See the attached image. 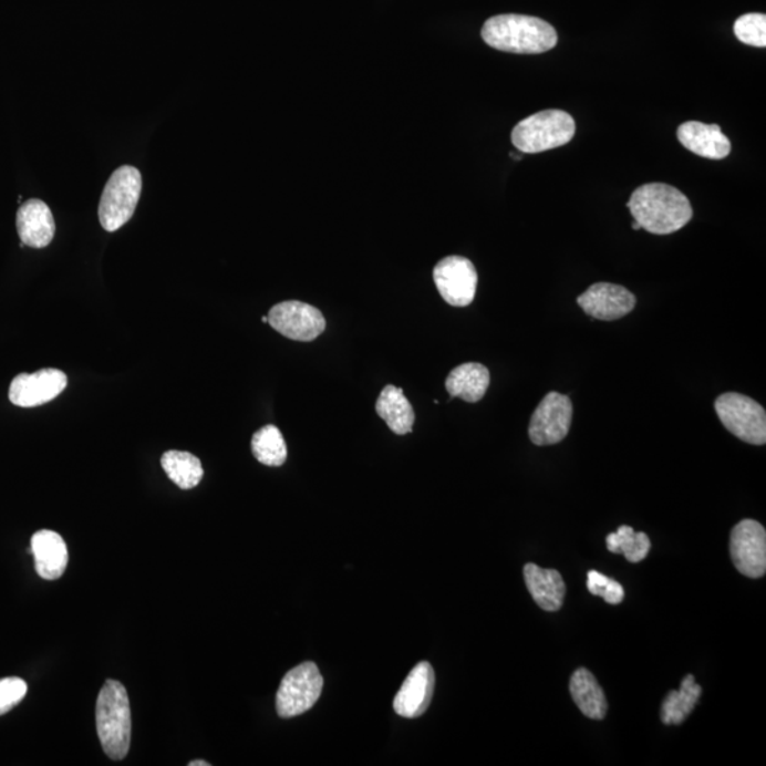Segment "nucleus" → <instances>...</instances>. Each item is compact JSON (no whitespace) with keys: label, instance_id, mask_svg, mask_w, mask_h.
I'll use <instances>...</instances> for the list:
<instances>
[{"label":"nucleus","instance_id":"nucleus-1","mask_svg":"<svg viewBox=\"0 0 766 766\" xmlns=\"http://www.w3.org/2000/svg\"><path fill=\"white\" fill-rule=\"evenodd\" d=\"M628 209L640 228L652 235H672L693 219L692 204L674 186L648 184L633 192Z\"/></svg>","mask_w":766,"mask_h":766},{"label":"nucleus","instance_id":"nucleus-2","mask_svg":"<svg viewBox=\"0 0 766 766\" xmlns=\"http://www.w3.org/2000/svg\"><path fill=\"white\" fill-rule=\"evenodd\" d=\"M482 38L500 52L541 54L557 46V30L546 20L526 14H498L484 23Z\"/></svg>","mask_w":766,"mask_h":766},{"label":"nucleus","instance_id":"nucleus-3","mask_svg":"<svg viewBox=\"0 0 766 766\" xmlns=\"http://www.w3.org/2000/svg\"><path fill=\"white\" fill-rule=\"evenodd\" d=\"M97 733L107 757L121 760L127 757L131 744V707L127 690L115 680H107L101 689L95 707Z\"/></svg>","mask_w":766,"mask_h":766},{"label":"nucleus","instance_id":"nucleus-4","mask_svg":"<svg viewBox=\"0 0 766 766\" xmlns=\"http://www.w3.org/2000/svg\"><path fill=\"white\" fill-rule=\"evenodd\" d=\"M574 121L561 110L541 111L514 127L511 141L524 154H539L567 145L574 135Z\"/></svg>","mask_w":766,"mask_h":766},{"label":"nucleus","instance_id":"nucleus-5","mask_svg":"<svg viewBox=\"0 0 766 766\" xmlns=\"http://www.w3.org/2000/svg\"><path fill=\"white\" fill-rule=\"evenodd\" d=\"M143 190V176L134 166H121L108 179L99 206L101 226L115 231L133 218Z\"/></svg>","mask_w":766,"mask_h":766},{"label":"nucleus","instance_id":"nucleus-6","mask_svg":"<svg viewBox=\"0 0 766 766\" xmlns=\"http://www.w3.org/2000/svg\"><path fill=\"white\" fill-rule=\"evenodd\" d=\"M725 429L749 445L766 443V413L757 401L741 393H723L714 403Z\"/></svg>","mask_w":766,"mask_h":766},{"label":"nucleus","instance_id":"nucleus-7","mask_svg":"<svg viewBox=\"0 0 766 766\" xmlns=\"http://www.w3.org/2000/svg\"><path fill=\"white\" fill-rule=\"evenodd\" d=\"M324 679L315 663L306 662L281 680L276 697V708L281 718H292L309 712L319 702Z\"/></svg>","mask_w":766,"mask_h":766},{"label":"nucleus","instance_id":"nucleus-8","mask_svg":"<svg viewBox=\"0 0 766 766\" xmlns=\"http://www.w3.org/2000/svg\"><path fill=\"white\" fill-rule=\"evenodd\" d=\"M572 402L569 396L549 392L532 413L529 422V438L534 445L551 446L568 436L572 422Z\"/></svg>","mask_w":766,"mask_h":766},{"label":"nucleus","instance_id":"nucleus-9","mask_svg":"<svg viewBox=\"0 0 766 766\" xmlns=\"http://www.w3.org/2000/svg\"><path fill=\"white\" fill-rule=\"evenodd\" d=\"M433 280L447 304L467 307L475 301L478 276L475 265L466 257L448 256L438 261Z\"/></svg>","mask_w":766,"mask_h":766},{"label":"nucleus","instance_id":"nucleus-10","mask_svg":"<svg viewBox=\"0 0 766 766\" xmlns=\"http://www.w3.org/2000/svg\"><path fill=\"white\" fill-rule=\"evenodd\" d=\"M267 319L277 332L292 341H314L325 331L324 315L307 302H279L270 310Z\"/></svg>","mask_w":766,"mask_h":766},{"label":"nucleus","instance_id":"nucleus-11","mask_svg":"<svg viewBox=\"0 0 766 766\" xmlns=\"http://www.w3.org/2000/svg\"><path fill=\"white\" fill-rule=\"evenodd\" d=\"M731 558L737 571L748 578L766 572V531L760 522L743 520L731 532Z\"/></svg>","mask_w":766,"mask_h":766},{"label":"nucleus","instance_id":"nucleus-12","mask_svg":"<svg viewBox=\"0 0 766 766\" xmlns=\"http://www.w3.org/2000/svg\"><path fill=\"white\" fill-rule=\"evenodd\" d=\"M68 386L64 372L48 368L34 374H20L9 387V401L19 407H37L52 402Z\"/></svg>","mask_w":766,"mask_h":766},{"label":"nucleus","instance_id":"nucleus-13","mask_svg":"<svg viewBox=\"0 0 766 766\" xmlns=\"http://www.w3.org/2000/svg\"><path fill=\"white\" fill-rule=\"evenodd\" d=\"M578 304L593 319L614 321L633 311L636 297L622 286L597 283L578 297Z\"/></svg>","mask_w":766,"mask_h":766},{"label":"nucleus","instance_id":"nucleus-14","mask_svg":"<svg viewBox=\"0 0 766 766\" xmlns=\"http://www.w3.org/2000/svg\"><path fill=\"white\" fill-rule=\"evenodd\" d=\"M435 672L429 662H421L403 682L393 700V710L405 718H417L426 713L435 692Z\"/></svg>","mask_w":766,"mask_h":766},{"label":"nucleus","instance_id":"nucleus-15","mask_svg":"<svg viewBox=\"0 0 766 766\" xmlns=\"http://www.w3.org/2000/svg\"><path fill=\"white\" fill-rule=\"evenodd\" d=\"M17 228L24 246L43 249L52 244L55 225L52 210L40 199H29L20 206Z\"/></svg>","mask_w":766,"mask_h":766},{"label":"nucleus","instance_id":"nucleus-16","mask_svg":"<svg viewBox=\"0 0 766 766\" xmlns=\"http://www.w3.org/2000/svg\"><path fill=\"white\" fill-rule=\"evenodd\" d=\"M677 137L684 148L703 158L724 159L729 155V139L725 137L717 124L708 125L698 121H689L680 125Z\"/></svg>","mask_w":766,"mask_h":766},{"label":"nucleus","instance_id":"nucleus-17","mask_svg":"<svg viewBox=\"0 0 766 766\" xmlns=\"http://www.w3.org/2000/svg\"><path fill=\"white\" fill-rule=\"evenodd\" d=\"M34 566L40 578L46 581H55L62 577L68 568L69 551L64 539L58 532L42 529L32 537Z\"/></svg>","mask_w":766,"mask_h":766},{"label":"nucleus","instance_id":"nucleus-18","mask_svg":"<svg viewBox=\"0 0 766 766\" xmlns=\"http://www.w3.org/2000/svg\"><path fill=\"white\" fill-rule=\"evenodd\" d=\"M524 578L534 601L547 612H557L562 608L567 587L562 574L556 569L539 568L536 563H527Z\"/></svg>","mask_w":766,"mask_h":766},{"label":"nucleus","instance_id":"nucleus-19","mask_svg":"<svg viewBox=\"0 0 766 766\" xmlns=\"http://www.w3.org/2000/svg\"><path fill=\"white\" fill-rule=\"evenodd\" d=\"M490 386V372L477 362H467L455 368L446 380V390L451 397H460L468 403L482 401Z\"/></svg>","mask_w":766,"mask_h":766},{"label":"nucleus","instance_id":"nucleus-20","mask_svg":"<svg viewBox=\"0 0 766 766\" xmlns=\"http://www.w3.org/2000/svg\"><path fill=\"white\" fill-rule=\"evenodd\" d=\"M569 690L577 707L581 710L584 717L591 720H603L608 713L607 695L599 685L597 677L587 669L574 670Z\"/></svg>","mask_w":766,"mask_h":766},{"label":"nucleus","instance_id":"nucleus-21","mask_svg":"<svg viewBox=\"0 0 766 766\" xmlns=\"http://www.w3.org/2000/svg\"><path fill=\"white\" fill-rule=\"evenodd\" d=\"M377 415L386 422L395 435H407L415 423V412L407 401L402 387L387 385L383 387L375 406Z\"/></svg>","mask_w":766,"mask_h":766},{"label":"nucleus","instance_id":"nucleus-22","mask_svg":"<svg viewBox=\"0 0 766 766\" xmlns=\"http://www.w3.org/2000/svg\"><path fill=\"white\" fill-rule=\"evenodd\" d=\"M702 685L695 683L693 674H687L682 680L680 690H672L664 698L662 710H660V718L666 725H679L684 723L685 718L693 713L700 697H702Z\"/></svg>","mask_w":766,"mask_h":766},{"label":"nucleus","instance_id":"nucleus-23","mask_svg":"<svg viewBox=\"0 0 766 766\" xmlns=\"http://www.w3.org/2000/svg\"><path fill=\"white\" fill-rule=\"evenodd\" d=\"M166 476L183 490L195 488L204 478V467L198 457L188 452L169 451L161 458Z\"/></svg>","mask_w":766,"mask_h":766},{"label":"nucleus","instance_id":"nucleus-24","mask_svg":"<svg viewBox=\"0 0 766 766\" xmlns=\"http://www.w3.org/2000/svg\"><path fill=\"white\" fill-rule=\"evenodd\" d=\"M251 452L261 465L270 467L283 466L287 460V445L280 429L267 425L257 431L251 438Z\"/></svg>","mask_w":766,"mask_h":766},{"label":"nucleus","instance_id":"nucleus-25","mask_svg":"<svg viewBox=\"0 0 766 766\" xmlns=\"http://www.w3.org/2000/svg\"><path fill=\"white\" fill-rule=\"evenodd\" d=\"M607 547L612 553H622L629 562L638 563L649 556L652 542L648 534L636 532L632 527H619L617 532L609 534Z\"/></svg>","mask_w":766,"mask_h":766},{"label":"nucleus","instance_id":"nucleus-26","mask_svg":"<svg viewBox=\"0 0 766 766\" xmlns=\"http://www.w3.org/2000/svg\"><path fill=\"white\" fill-rule=\"evenodd\" d=\"M735 37L748 46H766V17L763 13H748L734 24Z\"/></svg>","mask_w":766,"mask_h":766},{"label":"nucleus","instance_id":"nucleus-27","mask_svg":"<svg viewBox=\"0 0 766 766\" xmlns=\"http://www.w3.org/2000/svg\"><path fill=\"white\" fill-rule=\"evenodd\" d=\"M587 587L589 592L601 597L609 604H619L624 599L622 584L598 571L588 572Z\"/></svg>","mask_w":766,"mask_h":766},{"label":"nucleus","instance_id":"nucleus-28","mask_svg":"<svg viewBox=\"0 0 766 766\" xmlns=\"http://www.w3.org/2000/svg\"><path fill=\"white\" fill-rule=\"evenodd\" d=\"M28 694V684L19 677L0 679V715L17 707Z\"/></svg>","mask_w":766,"mask_h":766},{"label":"nucleus","instance_id":"nucleus-29","mask_svg":"<svg viewBox=\"0 0 766 766\" xmlns=\"http://www.w3.org/2000/svg\"><path fill=\"white\" fill-rule=\"evenodd\" d=\"M209 765L210 764L206 763V760H200V759L199 760H192V763H189V766H209Z\"/></svg>","mask_w":766,"mask_h":766},{"label":"nucleus","instance_id":"nucleus-30","mask_svg":"<svg viewBox=\"0 0 766 766\" xmlns=\"http://www.w3.org/2000/svg\"><path fill=\"white\" fill-rule=\"evenodd\" d=\"M632 229L633 230H640L642 228H640V225L638 224V221H634V224L632 225Z\"/></svg>","mask_w":766,"mask_h":766},{"label":"nucleus","instance_id":"nucleus-31","mask_svg":"<svg viewBox=\"0 0 766 766\" xmlns=\"http://www.w3.org/2000/svg\"><path fill=\"white\" fill-rule=\"evenodd\" d=\"M261 321L269 322V319H267V315H265L263 319H261Z\"/></svg>","mask_w":766,"mask_h":766}]
</instances>
